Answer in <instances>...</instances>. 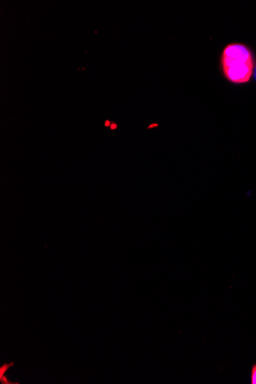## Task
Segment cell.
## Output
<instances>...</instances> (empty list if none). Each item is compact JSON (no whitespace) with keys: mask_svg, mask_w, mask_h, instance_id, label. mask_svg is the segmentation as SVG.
<instances>
[{"mask_svg":"<svg viewBox=\"0 0 256 384\" xmlns=\"http://www.w3.org/2000/svg\"><path fill=\"white\" fill-rule=\"evenodd\" d=\"M220 63L225 77L234 84L249 82L255 71L253 54L247 45L241 43H232L225 47Z\"/></svg>","mask_w":256,"mask_h":384,"instance_id":"6da1fadb","label":"cell"},{"mask_svg":"<svg viewBox=\"0 0 256 384\" xmlns=\"http://www.w3.org/2000/svg\"><path fill=\"white\" fill-rule=\"evenodd\" d=\"M251 383L256 384V364H254L252 367Z\"/></svg>","mask_w":256,"mask_h":384,"instance_id":"7a4b0ae2","label":"cell"},{"mask_svg":"<svg viewBox=\"0 0 256 384\" xmlns=\"http://www.w3.org/2000/svg\"><path fill=\"white\" fill-rule=\"evenodd\" d=\"M110 125V121H107L106 123H105V126L106 127H108Z\"/></svg>","mask_w":256,"mask_h":384,"instance_id":"3957f363","label":"cell"},{"mask_svg":"<svg viewBox=\"0 0 256 384\" xmlns=\"http://www.w3.org/2000/svg\"><path fill=\"white\" fill-rule=\"evenodd\" d=\"M116 128H117V125H112V130L115 129Z\"/></svg>","mask_w":256,"mask_h":384,"instance_id":"277c9868","label":"cell"}]
</instances>
